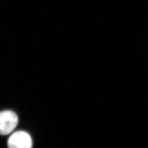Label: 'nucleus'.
Masks as SVG:
<instances>
[{
	"label": "nucleus",
	"mask_w": 148,
	"mask_h": 148,
	"mask_svg": "<svg viewBox=\"0 0 148 148\" xmlns=\"http://www.w3.org/2000/svg\"><path fill=\"white\" fill-rule=\"evenodd\" d=\"M32 140L27 133L19 131L12 134L8 140V148H32Z\"/></svg>",
	"instance_id": "2"
},
{
	"label": "nucleus",
	"mask_w": 148,
	"mask_h": 148,
	"mask_svg": "<svg viewBox=\"0 0 148 148\" xmlns=\"http://www.w3.org/2000/svg\"><path fill=\"white\" fill-rule=\"evenodd\" d=\"M18 118L16 113L11 110L0 112V134L7 135L16 127Z\"/></svg>",
	"instance_id": "1"
}]
</instances>
